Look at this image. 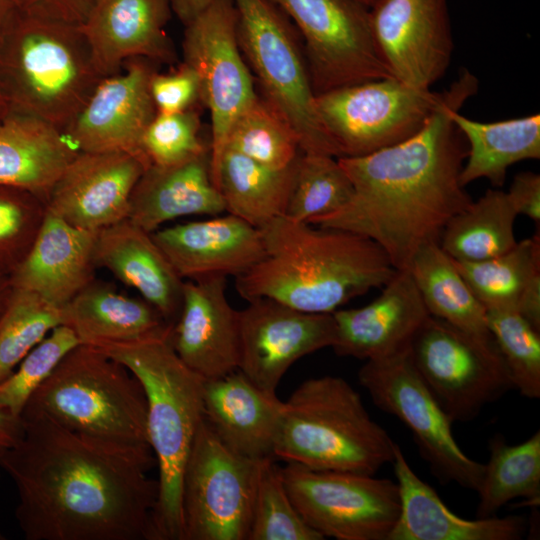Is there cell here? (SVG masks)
<instances>
[{"instance_id": "1", "label": "cell", "mask_w": 540, "mask_h": 540, "mask_svg": "<svg viewBox=\"0 0 540 540\" xmlns=\"http://www.w3.org/2000/svg\"><path fill=\"white\" fill-rule=\"evenodd\" d=\"M21 418L24 433L0 450V468L16 486L25 539L154 540L152 450L82 435L41 414Z\"/></svg>"}, {"instance_id": "2", "label": "cell", "mask_w": 540, "mask_h": 540, "mask_svg": "<svg viewBox=\"0 0 540 540\" xmlns=\"http://www.w3.org/2000/svg\"><path fill=\"white\" fill-rule=\"evenodd\" d=\"M478 88L476 76L463 69L417 133L367 155L337 158L352 182V197L309 224L369 238L395 269L408 270L416 253L439 244L448 222L473 201L460 181L467 143L452 113Z\"/></svg>"}, {"instance_id": "3", "label": "cell", "mask_w": 540, "mask_h": 540, "mask_svg": "<svg viewBox=\"0 0 540 540\" xmlns=\"http://www.w3.org/2000/svg\"><path fill=\"white\" fill-rule=\"evenodd\" d=\"M259 229L264 254L235 277L247 301L269 298L303 312L333 313L397 272L377 243L349 231L314 228L286 216Z\"/></svg>"}, {"instance_id": "4", "label": "cell", "mask_w": 540, "mask_h": 540, "mask_svg": "<svg viewBox=\"0 0 540 540\" xmlns=\"http://www.w3.org/2000/svg\"><path fill=\"white\" fill-rule=\"evenodd\" d=\"M171 327L137 342L95 348L126 366L144 389L148 438L159 474L154 540H182L183 472L204 419L205 379L175 352L170 341Z\"/></svg>"}, {"instance_id": "5", "label": "cell", "mask_w": 540, "mask_h": 540, "mask_svg": "<svg viewBox=\"0 0 540 540\" xmlns=\"http://www.w3.org/2000/svg\"><path fill=\"white\" fill-rule=\"evenodd\" d=\"M103 78L78 25L18 8L0 35V96L8 114L64 132Z\"/></svg>"}, {"instance_id": "6", "label": "cell", "mask_w": 540, "mask_h": 540, "mask_svg": "<svg viewBox=\"0 0 540 540\" xmlns=\"http://www.w3.org/2000/svg\"><path fill=\"white\" fill-rule=\"evenodd\" d=\"M396 445L345 379L325 375L305 380L283 402L274 456L313 470L375 475L392 463Z\"/></svg>"}, {"instance_id": "7", "label": "cell", "mask_w": 540, "mask_h": 540, "mask_svg": "<svg viewBox=\"0 0 540 540\" xmlns=\"http://www.w3.org/2000/svg\"><path fill=\"white\" fill-rule=\"evenodd\" d=\"M24 414H41L61 426L118 446L152 450L147 401L135 375L85 345L69 351L35 390Z\"/></svg>"}, {"instance_id": "8", "label": "cell", "mask_w": 540, "mask_h": 540, "mask_svg": "<svg viewBox=\"0 0 540 540\" xmlns=\"http://www.w3.org/2000/svg\"><path fill=\"white\" fill-rule=\"evenodd\" d=\"M241 52L263 91L295 129L303 153L338 152L318 116L303 47L290 19L269 0H233Z\"/></svg>"}, {"instance_id": "9", "label": "cell", "mask_w": 540, "mask_h": 540, "mask_svg": "<svg viewBox=\"0 0 540 540\" xmlns=\"http://www.w3.org/2000/svg\"><path fill=\"white\" fill-rule=\"evenodd\" d=\"M360 385L382 411L398 418L412 433L418 450L439 481L476 491L485 464L468 457L452 434V420L416 370L409 346L395 354L366 360Z\"/></svg>"}, {"instance_id": "10", "label": "cell", "mask_w": 540, "mask_h": 540, "mask_svg": "<svg viewBox=\"0 0 540 540\" xmlns=\"http://www.w3.org/2000/svg\"><path fill=\"white\" fill-rule=\"evenodd\" d=\"M261 461L232 452L203 419L183 472L182 540H248Z\"/></svg>"}, {"instance_id": "11", "label": "cell", "mask_w": 540, "mask_h": 540, "mask_svg": "<svg viewBox=\"0 0 540 540\" xmlns=\"http://www.w3.org/2000/svg\"><path fill=\"white\" fill-rule=\"evenodd\" d=\"M442 92L418 89L393 77L316 95L318 116L339 157H358L402 142L434 112Z\"/></svg>"}, {"instance_id": "12", "label": "cell", "mask_w": 540, "mask_h": 540, "mask_svg": "<svg viewBox=\"0 0 540 540\" xmlns=\"http://www.w3.org/2000/svg\"><path fill=\"white\" fill-rule=\"evenodd\" d=\"M412 362L454 421H471L514 388L495 342L470 336L429 315L409 345Z\"/></svg>"}, {"instance_id": "13", "label": "cell", "mask_w": 540, "mask_h": 540, "mask_svg": "<svg viewBox=\"0 0 540 540\" xmlns=\"http://www.w3.org/2000/svg\"><path fill=\"white\" fill-rule=\"evenodd\" d=\"M288 494L304 521L323 538L387 540L401 509L397 482L374 475L282 468Z\"/></svg>"}, {"instance_id": "14", "label": "cell", "mask_w": 540, "mask_h": 540, "mask_svg": "<svg viewBox=\"0 0 540 540\" xmlns=\"http://www.w3.org/2000/svg\"><path fill=\"white\" fill-rule=\"evenodd\" d=\"M182 22L183 62L198 74L200 100L210 113V171L215 185L230 128L258 94L239 46L233 0H211Z\"/></svg>"}, {"instance_id": "15", "label": "cell", "mask_w": 540, "mask_h": 540, "mask_svg": "<svg viewBox=\"0 0 540 540\" xmlns=\"http://www.w3.org/2000/svg\"><path fill=\"white\" fill-rule=\"evenodd\" d=\"M303 38L315 95L392 77L375 44L369 8L355 0H269Z\"/></svg>"}, {"instance_id": "16", "label": "cell", "mask_w": 540, "mask_h": 540, "mask_svg": "<svg viewBox=\"0 0 540 540\" xmlns=\"http://www.w3.org/2000/svg\"><path fill=\"white\" fill-rule=\"evenodd\" d=\"M239 364L253 384L269 393L300 358L332 347V313H308L269 298L248 301L238 310Z\"/></svg>"}, {"instance_id": "17", "label": "cell", "mask_w": 540, "mask_h": 540, "mask_svg": "<svg viewBox=\"0 0 540 540\" xmlns=\"http://www.w3.org/2000/svg\"><path fill=\"white\" fill-rule=\"evenodd\" d=\"M370 11L378 52L391 76L430 89L453 53L447 0H379Z\"/></svg>"}, {"instance_id": "18", "label": "cell", "mask_w": 540, "mask_h": 540, "mask_svg": "<svg viewBox=\"0 0 540 540\" xmlns=\"http://www.w3.org/2000/svg\"><path fill=\"white\" fill-rule=\"evenodd\" d=\"M157 63L126 61L104 77L63 132L78 152H124L149 163L141 148L143 134L157 114L150 80Z\"/></svg>"}, {"instance_id": "19", "label": "cell", "mask_w": 540, "mask_h": 540, "mask_svg": "<svg viewBox=\"0 0 540 540\" xmlns=\"http://www.w3.org/2000/svg\"><path fill=\"white\" fill-rule=\"evenodd\" d=\"M147 167L124 152H78L51 189L47 211L98 232L128 218L132 191Z\"/></svg>"}, {"instance_id": "20", "label": "cell", "mask_w": 540, "mask_h": 540, "mask_svg": "<svg viewBox=\"0 0 540 540\" xmlns=\"http://www.w3.org/2000/svg\"><path fill=\"white\" fill-rule=\"evenodd\" d=\"M227 277L184 280L182 304L170 331L180 359L205 380L238 369V310L226 296Z\"/></svg>"}, {"instance_id": "21", "label": "cell", "mask_w": 540, "mask_h": 540, "mask_svg": "<svg viewBox=\"0 0 540 540\" xmlns=\"http://www.w3.org/2000/svg\"><path fill=\"white\" fill-rule=\"evenodd\" d=\"M172 10V0H98L80 27L103 77L135 58L175 64L177 53L165 30Z\"/></svg>"}, {"instance_id": "22", "label": "cell", "mask_w": 540, "mask_h": 540, "mask_svg": "<svg viewBox=\"0 0 540 540\" xmlns=\"http://www.w3.org/2000/svg\"><path fill=\"white\" fill-rule=\"evenodd\" d=\"M151 234L183 280L237 277L264 254L260 229L230 213L157 229Z\"/></svg>"}, {"instance_id": "23", "label": "cell", "mask_w": 540, "mask_h": 540, "mask_svg": "<svg viewBox=\"0 0 540 540\" xmlns=\"http://www.w3.org/2000/svg\"><path fill=\"white\" fill-rule=\"evenodd\" d=\"M369 304L338 309L333 317L339 356L370 360L395 354L410 345L430 315L409 270H397Z\"/></svg>"}, {"instance_id": "24", "label": "cell", "mask_w": 540, "mask_h": 540, "mask_svg": "<svg viewBox=\"0 0 540 540\" xmlns=\"http://www.w3.org/2000/svg\"><path fill=\"white\" fill-rule=\"evenodd\" d=\"M204 419L232 452L251 459L274 458L283 402L253 384L238 369L204 381Z\"/></svg>"}, {"instance_id": "25", "label": "cell", "mask_w": 540, "mask_h": 540, "mask_svg": "<svg viewBox=\"0 0 540 540\" xmlns=\"http://www.w3.org/2000/svg\"><path fill=\"white\" fill-rule=\"evenodd\" d=\"M96 235L47 211L28 254L9 276L13 288L63 308L95 279Z\"/></svg>"}, {"instance_id": "26", "label": "cell", "mask_w": 540, "mask_h": 540, "mask_svg": "<svg viewBox=\"0 0 540 540\" xmlns=\"http://www.w3.org/2000/svg\"><path fill=\"white\" fill-rule=\"evenodd\" d=\"M401 509L387 540H518L527 529L522 516L464 519L413 471L396 445L392 461Z\"/></svg>"}, {"instance_id": "27", "label": "cell", "mask_w": 540, "mask_h": 540, "mask_svg": "<svg viewBox=\"0 0 540 540\" xmlns=\"http://www.w3.org/2000/svg\"><path fill=\"white\" fill-rule=\"evenodd\" d=\"M94 258L121 283L135 289L169 323L178 317L184 280L152 234L128 218L97 232Z\"/></svg>"}, {"instance_id": "28", "label": "cell", "mask_w": 540, "mask_h": 540, "mask_svg": "<svg viewBox=\"0 0 540 540\" xmlns=\"http://www.w3.org/2000/svg\"><path fill=\"white\" fill-rule=\"evenodd\" d=\"M223 212L224 200L212 181L207 152L176 165L148 166L132 191L128 219L152 233L180 217Z\"/></svg>"}, {"instance_id": "29", "label": "cell", "mask_w": 540, "mask_h": 540, "mask_svg": "<svg viewBox=\"0 0 540 540\" xmlns=\"http://www.w3.org/2000/svg\"><path fill=\"white\" fill-rule=\"evenodd\" d=\"M62 316L79 344L92 348L137 342L172 326L143 298L96 278L62 308Z\"/></svg>"}, {"instance_id": "30", "label": "cell", "mask_w": 540, "mask_h": 540, "mask_svg": "<svg viewBox=\"0 0 540 540\" xmlns=\"http://www.w3.org/2000/svg\"><path fill=\"white\" fill-rule=\"evenodd\" d=\"M78 151L62 131L31 116L0 121V185L28 190L45 202Z\"/></svg>"}, {"instance_id": "31", "label": "cell", "mask_w": 540, "mask_h": 540, "mask_svg": "<svg viewBox=\"0 0 540 540\" xmlns=\"http://www.w3.org/2000/svg\"><path fill=\"white\" fill-rule=\"evenodd\" d=\"M452 120L467 143V157L460 174L463 186L485 178L494 187H501L510 166L540 158L539 114L480 122L463 116L459 110L452 113Z\"/></svg>"}, {"instance_id": "32", "label": "cell", "mask_w": 540, "mask_h": 540, "mask_svg": "<svg viewBox=\"0 0 540 540\" xmlns=\"http://www.w3.org/2000/svg\"><path fill=\"white\" fill-rule=\"evenodd\" d=\"M298 160L275 169L226 148L215 181L226 212L256 228L285 216Z\"/></svg>"}, {"instance_id": "33", "label": "cell", "mask_w": 540, "mask_h": 540, "mask_svg": "<svg viewBox=\"0 0 540 540\" xmlns=\"http://www.w3.org/2000/svg\"><path fill=\"white\" fill-rule=\"evenodd\" d=\"M408 270L431 316L479 340L495 342L488 326L486 308L439 244L421 248Z\"/></svg>"}, {"instance_id": "34", "label": "cell", "mask_w": 540, "mask_h": 540, "mask_svg": "<svg viewBox=\"0 0 540 540\" xmlns=\"http://www.w3.org/2000/svg\"><path fill=\"white\" fill-rule=\"evenodd\" d=\"M517 213L506 192L489 189L446 225L439 246L453 260L477 262L502 255L517 240Z\"/></svg>"}, {"instance_id": "35", "label": "cell", "mask_w": 540, "mask_h": 540, "mask_svg": "<svg viewBox=\"0 0 540 540\" xmlns=\"http://www.w3.org/2000/svg\"><path fill=\"white\" fill-rule=\"evenodd\" d=\"M490 457L477 493V518L495 516L509 501L540 499V431L517 445H509L501 435L489 441Z\"/></svg>"}, {"instance_id": "36", "label": "cell", "mask_w": 540, "mask_h": 540, "mask_svg": "<svg viewBox=\"0 0 540 540\" xmlns=\"http://www.w3.org/2000/svg\"><path fill=\"white\" fill-rule=\"evenodd\" d=\"M454 266L486 310L513 309L530 279L540 273V237L535 234L494 258Z\"/></svg>"}, {"instance_id": "37", "label": "cell", "mask_w": 540, "mask_h": 540, "mask_svg": "<svg viewBox=\"0 0 540 540\" xmlns=\"http://www.w3.org/2000/svg\"><path fill=\"white\" fill-rule=\"evenodd\" d=\"M226 148L275 169L289 167L303 153L291 123L259 95L232 124Z\"/></svg>"}, {"instance_id": "38", "label": "cell", "mask_w": 540, "mask_h": 540, "mask_svg": "<svg viewBox=\"0 0 540 540\" xmlns=\"http://www.w3.org/2000/svg\"><path fill=\"white\" fill-rule=\"evenodd\" d=\"M352 194V182L336 157L302 153L285 216L309 224L338 211Z\"/></svg>"}, {"instance_id": "39", "label": "cell", "mask_w": 540, "mask_h": 540, "mask_svg": "<svg viewBox=\"0 0 540 540\" xmlns=\"http://www.w3.org/2000/svg\"><path fill=\"white\" fill-rule=\"evenodd\" d=\"M63 323L59 308L31 291L15 289L0 316V382L55 327Z\"/></svg>"}, {"instance_id": "40", "label": "cell", "mask_w": 540, "mask_h": 540, "mask_svg": "<svg viewBox=\"0 0 540 540\" xmlns=\"http://www.w3.org/2000/svg\"><path fill=\"white\" fill-rule=\"evenodd\" d=\"M302 518L274 458L261 461L248 540H323Z\"/></svg>"}, {"instance_id": "41", "label": "cell", "mask_w": 540, "mask_h": 540, "mask_svg": "<svg viewBox=\"0 0 540 540\" xmlns=\"http://www.w3.org/2000/svg\"><path fill=\"white\" fill-rule=\"evenodd\" d=\"M487 322L513 387L521 395L540 397V332L513 309H490Z\"/></svg>"}, {"instance_id": "42", "label": "cell", "mask_w": 540, "mask_h": 540, "mask_svg": "<svg viewBox=\"0 0 540 540\" xmlns=\"http://www.w3.org/2000/svg\"><path fill=\"white\" fill-rule=\"evenodd\" d=\"M47 213L34 193L0 185V274L10 276L28 254Z\"/></svg>"}, {"instance_id": "43", "label": "cell", "mask_w": 540, "mask_h": 540, "mask_svg": "<svg viewBox=\"0 0 540 540\" xmlns=\"http://www.w3.org/2000/svg\"><path fill=\"white\" fill-rule=\"evenodd\" d=\"M80 345L71 328L55 327L0 382V406L21 417L23 409L35 390L49 377L62 358Z\"/></svg>"}, {"instance_id": "44", "label": "cell", "mask_w": 540, "mask_h": 540, "mask_svg": "<svg viewBox=\"0 0 540 540\" xmlns=\"http://www.w3.org/2000/svg\"><path fill=\"white\" fill-rule=\"evenodd\" d=\"M141 148L149 166H171L210 152L200 136V120L192 108L179 113H157L146 128Z\"/></svg>"}, {"instance_id": "45", "label": "cell", "mask_w": 540, "mask_h": 540, "mask_svg": "<svg viewBox=\"0 0 540 540\" xmlns=\"http://www.w3.org/2000/svg\"><path fill=\"white\" fill-rule=\"evenodd\" d=\"M150 93L157 113L183 112L201 101L200 79L191 66L182 62L169 72L155 71L150 80Z\"/></svg>"}, {"instance_id": "46", "label": "cell", "mask_w": 540, "mask_h": 540, "mask_svg": "<svg viewBox=\"0 0 540 540\" xmlns=\"http://www.w3.org/2000/svg\"><path fill=\"white\" fill-rule=\"evenodd\" d=\"M98 0H17L18 8L30 14L81 26Z\"/></svg>"}, {"instance_id": "47", "label": "cell", "mask_w": 540, "mask_h": 540, "mask_svg": "<svg viewBox=\"0 0 540 540\" xmlns=\"http://www.w3.org/2000/svg\"><path fill=\"white\" fill-rule=\"evenodd\" d=\"M517 215H524L535 223L540 222V175L532 171L514 176L506 192Z\"/></svg>"}, {"instance_id": "48", "label": "cell", "mask_w": 540, "mask_h": 540, "mask_svg": "<svg viewBox=\"0 0 540 540\" xmlns=\"http://www.w3.org/2000/svg\"><path fill=\"white\" fill-rule=\"evenodd\" d=\"M515 311L540 332V273L534 275L525 286Z\"/></svg>"}, {"instance_id": "49", "label": "cell", "mask_w": 540, "mask_h": 540, "mask_svg": "<svg viewBox=\"0 0 540 540\" xmlns=\"http://www.w3.org/2000/svg\"><path fill=\"white\" fill-rule=\"evenodd\" d=\"M24 433L21 417L11 414L0 406V450L15 445Z\"/></svg>"}, {"instance_id": "50", "label": "cell", "mask_w": 540, "mask_h": 540, "mask_svg": "<svg viewBox=\"0 0 540 540\" xmlns=\"http://www.w3.org/2000/svg\"><path fill=\"white\" fill-rule=\"evenodd\" d=\"M211 0H172V9L184 21L204 9Z\"/></svg>"}, {"instance_id": "51", "label": "cell", "mask_w": 540, "mask_h": 540, "mask_svg": "<svg viewBox=\"0 0 540 540\" xmlns=\"http://www.w3.org/2000/svg\"><path fill=\"white\" fill-rule=\"evenodd\" d=\"M17 9V0H0V35Z\"/></svg>"}, {"instance_id": "52", "label": "cell", "mask_w": 540, "mask_h": 540, "mask_svg": "<svg viewBox=\"0 0 540 540\" xmlns=\"http://www.w3.org/2000/svg\"><path fill=\"white\" fill-rule=\"evenodd\" d=\"M14 288L8 275L0 274V316L5 310Z\"/></svg>"}, {"instance_id": "53", "label": "cell", "mask_w": 540, "mask_h": 540, "mask_svg": "<svg viewBox=\"0 0 540 540\" xmlns=\"http://www.w3.org/2000/svg\"><path fill=\"white\" fill-rule=\"evenodd\" d=\"M8 115L7 108L0 96V121L3 120Z\"/></svg>"}, {"instance_id": "54", "label": "cell", "mask_w": 540, "mask_h": 540, "mask_svg": "<svg viewBox=\"0 0 540 540\" xmlns=\"http://www.w3.org/2000/svg\"><path fill=\"white\" fill-rule=\"evenodd\" d=\"M356 2L360 3L361 5L371 8L373 7L379 0H355Z\"/></svg>"}, {"instance_id": "55", "label": "cell", "mask_w": 540, "mask_h": 540, "mask_svg": "<svg viewBox=\"0 0 540 540\" xmlns=\"http://www.w3.org/2000/svg\"><path fill=\"white\" fill-rule=\"evenodd\" d=\"M4 539V537L0 534V540Z\"/></svg>"}]
</instances>
